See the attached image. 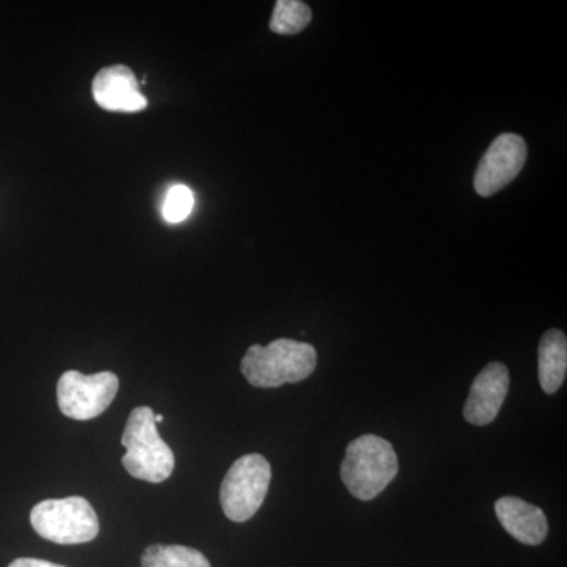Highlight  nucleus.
Segmentation results:
<instances>
[{
  "instance_id": "f257e3e1",
  "label": "nucleus",
  "mask_w": 567,
  "mask_h": 567,
  "mask_svg": "<svg viewBox=\"0 0 567 567\" xmlns=\"http://www.w3.org/2000/svg\"><path fill=\"white\" fill-rule=\"evenodd\" d=\"M316 365L315 347L293 339H276L267 347H249L241 360V372L252 386L278 388L303 382Z\"/></svg>"
},
{
  "instance_id": "f03ea898",
  "label": "nucleus",
  "mask_w": 567,
  "mask_h": 567,
  "mask_svg": "<svg viewBox=\"0 0 567 567\" xmlns=\"http://www.w3.org/2000/svg\"><path fill=\"white\" fill-rule=\"evenodd\" d=\"M398 472V454L382 436H358L347 446L341 477L354 498L374 499L390 486Z\"/></svg>"
},
{
  "instance_id": "7ed1b4c3",
  "label": "nucleus",
  "mask_w": 567,
  "mask_h": 567,
  "mask_svg": "<svg viewBox=\"0 0 567 567\" xmlns=\"http://www.w3.org/2000/svg\"><path fill=\"white\" fill-rule=\"evenodd\" d=\"M122 445L126 450L122 464L136 480L159 484L173 475L174 453L159 436L151 406L133 410L123 432Z\"/></svg>"
},
{
  "instance_id": "20e7f679",
  "label": "nucleus",
  "mask_w": 567,
  "mask_h": 567,
  "mask_svg": "<svg viewBox=\"0 0 567 567\" xmlns=\"http://www.w3.org/2000/svg\"><path fill=\"white\" fill-rule=\"evenodd\" d=\"M31 524L43 539L62 546L91 543L100 533L99 517L82 496L39 503L32 509Z\"/></svg>"
},
{
  "instance_id": "39448f33",
  "label": "nucleus",
  "mask_w": 567,
  "mask_h": 567,
  "mask_svg": "<svg viewBox=\"0 0 567 567\" xmlns=\"http://www.w3.org/2000/svg\"><path fill=\"white\" fill-rule=\"evenodd\" d=\"M271 466L260 454H246L230 466L219 491L224 514L237 524L249 520L264 505Z\"/></svg>"
},
{
  "instance_id": "423d86ee",
  "label": "nucleus",
  "mask_w": 567,
  "mask_h": 567,
  "mask_svg": "<svg viewBox=\"0 0 567 567\" xmlns=\"http://www.w3.org/2000/svg\"><path fill=\"white\" fill-rule=\"evenodd\" d=\"M117 391L118 379L112 372L84 375L78 371H66L58 383L59 409L71 420H93L106 412Z\"/></svg>"
},
{
  "instance_id": "0eeeda50",
  "label": "nucleus",
  "mask_w": 567,
  "mask_h": 567,
  "mask_svg": "<svg viewBox=\"0 0 567 567\" xmlns=\"http://www.w3.org/2000/svg\"><path fill=\"white\" fill-rule=\"evenodd\" d=\"M527 163V142L517 134H499L481 159L475 175L480 196L491 197L506 188Z\"/></svg>"
},
{
  "instance_id": "6e6552de",
  "label": "nucleus",
  "mask_w": 567,
  "mask_h": 567,
  "mask_svg": "<svg viewBox=\"0 0 567 567\" xmlns=\"http://www.w3.org/2000/svg\"><path fill=\"white\" fill-rule=\"evenodd\" d=\"M92 95L102 110L123 114L144 111L148 104L142 95L136 74L125 65L100 70L93 78Z\"/></svg>"
},
{
  "instance_id": "1a4fd4ad",
  "label": "nucleus",
  "mask_w": 567,
  "mask_h": 567,
  "mask_svg": "<svg viewBox=\"0 0 567 567\" xmlns=\"http://www.w3.org/2000/svg\"><path fill=\"white\" fill-rule=\"evenodd\" d=\"M509 391V371L503 363H491L470 388L464 416L470 424L487 425L498 416Z\"/></svg>"
},
{
  "instance_id": "9d476101",
  "label": "nucleus",
  "mask_w": 567,
  "mask_h": 567,
  "mask_svg": "<svg viewBox=\"0 0 567 567\" xmlns=\"http://www.w3.org/2000/svg\"><path fill=\"white\" fill-rule=\"evenodd\" d=\"M495 514L503 528L518 543L539 546L548 535V522L544 511L517 496L496 499Z\"/></svg>"
},
{
  "instance_id": "9b49d317",
  "label": "nucleus",
  "mask_w": 567,
  "mask_h": 567,
  "mask_svg": "<svg viewBox=\"0 0 567 567\" xmlns=\"http://www.w3.org/2000/svg\"><path fill=\"white\" fill-rule=\"evenodd\" d=\"M567 372V339L559 330H548L539 344V382L544 393H557Z\"/></svg>"
},
{
  "instance_id": "f8f14e48",
  "label": "nucleus",
  "mask_w": 567,
  "mask_h": 567,
  "mask_svg": "<svg viewBox=\"0 0 567 567\" xmlns=\"http://www.w3.org/2000/svg\"><path fill=\"white\" fill-rule=\"evenodd\" d=\"M141 563L142 567H212L199 550L163 544L145 548Z\"/></svg>"
},
{
  "instance_id": "ddd939ff",
  "label": "nucleus",
  "mask_w": 567,
  "mask_h": 567,
  "mask_svg": "<svg viewBox=\"0 0 567 567\" xmlns=\"http://www.w3.org/2000/svg\"><path fill=\"white\" fill-rule=\"evenodd\" d=\"M312 20V11L301 0H278L271 17V32L295 35L303 32Z\"/></svg>"
},
{
  "instance_id": "4468645a",
  "label": "nucleus",
  "mask_w": 567,
  "mask_h": 567,
  "mask_svg": "<svg viewBox=\"0 0 567 567\" xmlns=\"http://www.w3.org/2000/svg\"><path fill=\"white\" fill-rule=\"evenodd\" d=\"M194 194L188 186L174 185L166 194L163 204V216L166 221L182 223L192 215Z\"/></svg>"
},
{
  "instance_id": "2eb2a0df",
  "label": "nucleus",
  "mask_w": 567,
  "mask_h": 567,
  "mask_svg": "<svg viewBox=\"0 0 567 567\" xmlns=\"http://www.w3.org/2000/svg\"><path fill=\"white\" fill-rule=\"evenodd\" d=\"M9 567H65L61 565H54V563L44 561V559L35 558H18Z\"/></svg>"
},
{
  "instance_id": "dca6fc26",
  "label": "nucleus",
  "mask_w": 567,
  "mask_h": 567,
  "mask_svg": "<svg viewBox=\"0 0 567 567\" xmlns=\"http://www.w3.org/2000/svg\"><path fill=\"white\" fill-rule=\"evenodd\" d=\"M164 416L163 415H155V423H163Z\"/></svg>"
}]
</instances>
